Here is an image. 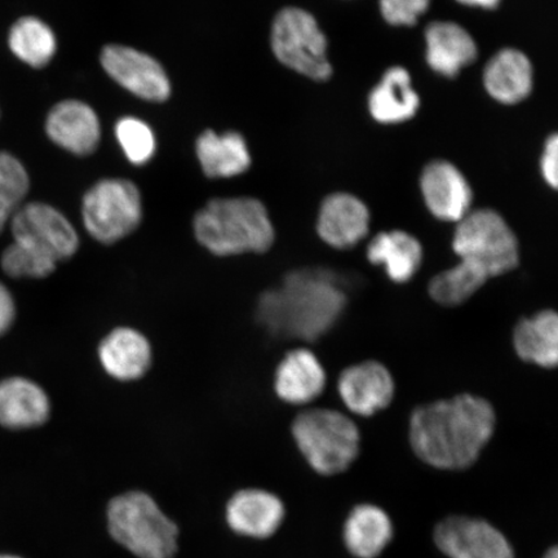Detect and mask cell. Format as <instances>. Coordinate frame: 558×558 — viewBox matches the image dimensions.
I'll return each instance as SVG.
<instances>
[{
    "mask_svg": "<svg viewBox=\"0 0 558 558\" xmlns=\"http://www.w3.org/2000/svg\"><path fill=\"white\" fill-rule=\"evenodd\" d=\"M497 416L490 402L460 395L417 408L410 418V444L434 469L464 471L490 441Z\"/></svg>",
    "mask_w": 558,
    "mask_h": 558,
    "instance_id": "6da1fadb",
    "label": "cell"
},
{
    "mask_svg": "<svg viewBox=\"0 0 558 558\" xmlns=\"http://www.w3.org/2000/svg\"><path fill=\"white\" fill-rule=\"evenodd\" d=\"M340 278L331 270L290 271L278 288L264 291L256 320L277 338L314 341L330 331L347 305Z\"/></svg>",
    "mask_w": 558,
    "mask_h": 558,
    "instance_id": "7a4b0ae2",
    "label": "cell"
},
{
    "mask_svg": "<svg viewBox=\"0 0 558 558\" xmlns=\"http://www.w3.org/2000/svg\"><path fill=\"white\" fill-rule=\"evenodd\" d=\"M193 233L202 247L218 257L265 254L276 241L267 207L253 197L209 199L194 215Z\"/></svg>",
    "mask_w": 558,
    "mask_h": 558,
    "instance_id": "3957f363",
    "label": "cell"
},
{
    "mask_svg": "<svg viewBox=\"0 0 558 558\" xmlns=\"http://www.w3.org/2000/svg\"><path fill=\"white\" fill-rule=\"evenodd\" d=\"M109 538L135 558H173L179 526L150 494L128 490L116 495L105 509Z\"/></svg>",
    "mask_w": 558,
    "mask_h": 558,
    "instance_id": "277c9868",
    "label": "cell"
},
{
    "mask_svg": "<svg viewBox=\"0 0 558 558\" xmlns=\"http://www.w3.org/2000/svg\"><path fill=\"white\" fill-rule=\"evenodd\" d=\"M292 437L314 471L323 476L345 472L360 453L357 425L329 409L303 411L292 423Z\"/></svg>",
    "mask_w": 558,
    "mask_h": 558,
    "instance_id": "5b68a950",
    "label": "cell"
},
{
    "mask_svg": "<svg viewBox=\"0 0 558 558\" xmlns=\"http://www.w3.org/2000/svg\"><path fill=\"white\" fill-rule=\"evenodd\" d=\"M81 213L90 239L101 244H116L142 226L143 195L134 181L101 179L83 195Z\"/></svg>",
    "mask_w": 558,
    "mask_h": 558,
    "instance_id": "8992f818",
    "label": "cell"
},
{
    "mask_svg": "<svg viewBox=\"0 0 558 558\" xmlns=\"http://www.w3.org/2000/svg\"><path fill=\"white\" fill-rule=\"evenodd\" d=\"M452 248L460 260L484 270L488 278L508 274L520 262L518 239L493 209H477L460 220Z\"/></svg>",
    "mask_w": 558,
    "mask_h": 558,
    "instance_id": "52a82bcc",
    "label": "cell"
},
{
    "mask_svg": "<svg viewBox=\"0 0 558 558\" xmlns=\"http://www.w3.org/2000/svg\"><path fill=\"white\" fill-rule=\"evenodd\" d=\"M270 44L284 66L312 80L330 78L327 40L311 13L295 7L279 11L271 26Z\"/></svg>",
    "mask_w": 558,
    "mask_h": 558,
    "instance_id": "ba28073f",
    "label": "cell"
},
{
    "mask_svg": "<svg viewBox=\"0 0 558 558\" xmlns=\"http://www.w3.org/2000/svg\"><path fill=\"white\" fill-rule=\"evenodd\" d=\"M10 227L15 242L37 251L56 264L64 263L78 253L81 236L58 208L31 202L12 216Z\"/></svg>",
    "mask_w": 558,
    "mask_h": 558,
    "instance_id": "9c48e42d",
    "label": "cell"
},
{
    "mask_svg": "<svg viewBox=\"0 0 558 558\" xmlns=\"http://www.w3.org/2000/svg\"><path fill=\"white\" fill-rule=\"evenodd\" d=\"M100 64L111 80L130 94L149 102H166L172 95L169 74L149 53L134 47L107 45Z\"/></svg>",
    "mask_w": 558,
    "mask_h": 558,
    "instance_id": "30bf717a",
    "label": "cell"
},
{
    "mask_svg": "<svg viewBox=\"0 0 558 558\" xmlns=\"http://www.w3.org/2000/svg\"><path fill=\"white\" fill-rule=\"evenodd\" d=\"M436 546L449 558H515L498 527L481 519L451 515L435 527Z\"/></svg>",
    "mask_w": 558,
    "mask_h": 558,
    "instance_id": "8fae6325",
    "label": "cell"
},
{
    "mask_svg": "<svg viewBox=\"0 0 558 558\" xmlns=\"http://www.w3.org/2000/svg\"><path fill=\"white\" fill-rule=\"evenodd\" d=\"M228 529L242 539L268 541L282 527L286 507L277 494L242 487L230 495L225 509Z\"/></svg>",
    "mask_w": 558,
    "mask_h": 558,
    "instance_id": "7c38bea8",
    "label": "cell"
},
{
    "mask_svg": "<svg viewBox=\"0 0 558 558\" xmlns=\"http://www.w3.org/2000/svg\"><path fill=\"white\" fill-rule=\"evenodd\" d=\"M46 134L53 144L76 157L93 156L101 142L100 118L85 101H60L47 116Z\"/></svg>",
    "mask_w": 558,
    "mask_h": 558,
    "instance_id": "4fadbf2b",
    "label": "cell"
},
{
    "mask_svg": "<svg viewBox=\"0 0 558 558\" xmlns=\"http://www.w3.org/2000/svg\"><path fill=\"white\" fill-rule=\"evenodd\" d=\"M97 359L111 379L131 383L143 379L153 365V347L134 327H116L97 347Z\"/></svg>",
    "mask_w": 558,
    "mask_h": 558,
    "instance_id": "5bb4252c",
    "label": "cell"
},
{
    "mask_svg": "<svg viewBox=\"0 0 558 558\" xmlns=\"http://www.w3.org/2000/svg\"><path fill=\"white\" fill-rule=\"evenodd\" d=\"M338 390L349 411L372 416L392 402L395 380L386 366L376 361H366L341 373Z\"/></svg>",
    "mask_w": 558,
    "mask_h": 558,
    "instance_id": "9a60e30c",
    "label": "cell"
},
{
    "mask_svg": "<svg viewBox=\"0 0 558 558\" xmlns=\"http://www.w3.org/2000/svg\"><path fill=\"white\" fill-rule=\"evenodd\" d=\"M425 204L436 218L459 222L470 214L472 191L462 172L445 160L432 162L423 172Z\"/></svg>",
    "mask_w": 558,
    "mask_h": 558,
    "instance_id": "2e32d148",
    "label": "cell"
},
{
    "mask_svg": "<svg viewBox=\"0 0 558 558\" xmlns=\"http://www.w3.org/2000/svg\"><path fill=\"white\" fill-rule=\"evenodd\" d=\"M369 229V213L364 202L354 195H329L319 209L317 232L320 240L338 250L352 248L365 239Z\"/></svg>",
    "mask_w": 558,
    "mask_h": 558,
    "instance_id": "e0dca14e",
    "label": "cell"
},
{
    "mask_svg": "<svg viewBox=\"0 0 558 558\" xmlns=\"http://www.w3.org/2000/svg\"><path fill=\"white\" fill-rule=\"evenodd\" d=\"M50 397L39 384L13 376L0 381V425L21 430L41 427L51 416Z\"/></svg>",
    "mask_w": 558,
    "mask_h": 558,
    "instance_id": "ac0fdd59",
    "label": "cell"
},
{
    "mask_svg": "<svg viewBox=\"0 0 558 558\" xmlns=\"http://www.w3.org/2000/svg\"><path fill=\"white\" fill-rule=\"evenodd\" d=\"M325 386V368L310 349L290 351L277 366L275 390L286 403H310L323 395Z\"/></svg>",
    "mask_w": 558,
    "mask_h": 558,
    "instance_id": "d6986e66",
    "label": "cell"
},
{
    "mask_svg": "<svg viewBox=\"0 0 558 558\" xmlns=\"http://www.w3.org/2000/svg\"><path fill=\"white\" fill-rule=\"evenodd\" d=\"M195 155L208 179H232L251 167L248 145L239 131L205 130L195 142Z\"/></svg>",
    "mask_w": 558,
    "mask_h": 558,
    "instance_id": "ffe728a7",
    "label": "cell"
},
{
    "mask_svg": "<svg viewBox=\"0 0 558 558\" xmlns=\"http://www.w3.org/2000/svg\"><path fill=\"white\" fill-rule=\"evenodd\" d=\"M393 522L378 506L354 507L344 522V546L355 558H378L393 541Z\"/></svg>",
    "mask_w": 558,
    "mask_h": 558,
    "instance_id": "44dd1931",
    "label": "cell"
},
{
    "mask_svg": "<svg viewBox=\"0 0 558 558\" xmlns=\"http://www.w3.org/2000/svg\"><path fill=\"white\" fill-rule=\"evenodd\" d=\"M427 60L435 72L456 76L477 58V47L462 26L446 21L430 24L425 32Z\"/></svg>",
    "mask_w": 558,
    "mask_h": 558,
    "instance_id": "7402d4cb",
    "label": "cell"
},
{
    "mask_svg": "<svg viewBox=\"0 0 558 558\" xmlns=\"http://www.w3.org/2000/svg\"><path fill=\"white\" fill-rule=\"evenodd\" d=\"M367 259L374 265H383L393 282L404 283L421 269L423 247L415 236L392 230L374 236L367 247Z\"/></svg>",
    "mask_w": 558,
    "mask_h": 558,
    "instance_id": "603a6c76",
    "label": "cell"
},
{
    "mask_svg": "<svg viewBox=\"0 0 558 558\" xmlns=\"http://www.w3.org/2000/svg\"><path fill=\"white\" fill-rule=\"evenodd\" d=\"M484 82L495 100L518 104L532 93L533 68L522 52L504 50L488 61Z\"/></svg>",
    "mask_w": 558,
    "mask_h": 558,
    "instance_id": "cb8c5ba5",
    "label": "cell"
},
{
    "mask_svg": "<svg viewBox=\"0 0 558 558\" xmlns=\"http://www.w3.org/2000/svg\"><path fill=\"white\" fill-rule=\"evenodd\" d=\"M515 353L522 361L543 368H554L558 362V317L554 311H543L522 319L513 332Z\"/></svg>",
    "mask_w": 558,
    "mask_h": 558,
    "instance_id": "d4e9b609",
    "label": "cell"
},
{
    "mask_svg": "<svg viewBox=\"0 0 558 558\" xmlns=\"http://www.w3.org/2000/svg\"><path fill=\"white\" fill-rule=\"evenodd\" d=\"M418 97L411 87L410 74L403 68L389 69L369 94V113L380 123L410 120L418 108Z\"/></svg>",
    "mask_w": 558,
    "mask_h": 558,
    "instance_id": "484cf974",
    "label": "cell"
},
{
    "mask_svg": "<svg viewBox=\"0 0 558 558\" xmlns=\"http://www.w3.org/2000/svg\"><path fill=\"white\" fill-rule=\"evenodd\" d=\"M9 46L11 52L24 64L41 69L53 60L58 51V39L44 20L26 16L11 27Z\"/></svg>",
    "mask_w": 558,
    "mask_h": 558,
    "instance_id": "4316f807",
    "label": "cell"
},
{
    "mask_svg": "<svg viewBox=\"0 0 558 558\" xmlns=\"http://www.w3.org/2000/svg\"><path fill=\"white\" fill-rule=\"evenodd\" d=\"M488 276L474 265L460 260L456 267L432 278L429 295L444 306H457L470 300L488 281Z\"/></svg>",
    "mask_w": 558,
    "mask_h": 558,
    "instance_id": "83f0119b",
    "label": "cell"
},
{
    "mask_svg": "<svg viewBox=\"0 0 558 558\" xmlns=\"http://www.w3.org/2000/svg\"><path fill=\"white\" fill-rule=\"evenodd\" d=\"M118 144L129 162L134 166H145L155 158L157 137L150 125L137 117L125 116L116 123Z\"/></svg>",
    "mask_w": 558,
    "mask_h": 558,
    "instance_id": "f1b7e54d",
    "label": "cell"
},
{
    "mask_svg": "<svg viewBox=\"0 0 558 558\" xmlns=\"http://www.w3.org/2000/svg\"><path fill=\"white\" fill-rule=\"evenodd\" d=\"M0 264L4 274L12 278L41 279L58 269V264L15 241L4 250Z\"/></svg>",
    "mask_w": 558,
    "mask_h": 558,
    "instance_id": "f546056e",
    "label": "cell"
},
{
    "mask_svg": "<svg viewBox=\"0 0 558 558\" xmlns=\"http://www.w3.org/2000/svg\"><path fill=\"white\" fill-rule=\"evenodd\" d=\"M430 0H380L384 19L397 26H413L428 10Z\"/></svg>",
    "mask_w": 558,
    "mask_h": 558,
    "instance_id": "4dcf8cb0",
    "label": "cell"
},
{
    "mask_svg": "<svg viewBox=\"0 0 558 558\" xmlns=\"http://www.w3.org/2000/svg\"><path fill=\"white\" fill-rule=\"evenodd\" d=\"M542 172L547 183L556 190L558 185V136L548 138L542 158Z\"/></svg>",
    "mask_w": 558,
    "mask_h": 558,
    "instance_id": "1f68e13d",
    "label": "cell"
},
{
    "mask_svg": "<svg viewBox=\"0 0 558 558\" xmlns=\"http://www.w3.org/2000/svg\"><path fill=\"white\" fill-rule=\"evenodd\" d=\"M16 318L15 300L9 289L0 282V337L11 329Z\"/></svg>",
    "mask_w": 558,
    "mask_h": 558,
    "instance_id": "d6a6232c",
    "label": "cell"
},
{
    "mask_svg": "<svg viewBox=\"0 0 558 558\" xmlns=\"http://www.w3.org/2000/svg\"><path fill=\"white\" fill-rule=\"evenodd\" d=\"M458 2L471 7H481V9L494 10L497 9L500 0H458Z\"/></svg>",
    "mask_w": 558,
    "mask_h": 558,
    "instance_id": "836d02e7",
    "label": "cell"
},
{
    "mask_svg": "<svg viewBox=\"0 0 558 558\" xmlns=\"http://www.w3.org/2000/svg\"><path fill=\"white\" fill-rule=\"evenodd\" d=\"M13 215H15V211H12L11 208L0 204V234H2L4 229L10 226Z\"/></svg>",
    "mask_w": 558,
    "mask_h": 558,
    "instance_id": "e575fe53",
    "label": "cell"
},
{
    "mask_svg": "<svg viewBox=\"0 0 558 558\" xmlns=\"http://www.w3.org/2000/svg\"><path fill=\"white\" fill-rule=\"evenodd\" d=\"M543 558H558V549L557 547H553L547 550L546 555L543 556Z\"/></svg>",
    "mask_w": 558,
    "mask_h": 558,
    "instance_id": "d590c367",
    "label": "cell"
},
{
    "mask_svg": "<svg viewBox=\"0 0 558 558\" xmlns=\"http://www.w3.org/2000/svg\"><path fill=\"white\" fill-rule=\"evenodd\" d=\"M0 558H25L16 554H0Z\"/></svg>",
    "mask_w": 558,
    "mask_h": 558,
    "instance_id": "8d00e7d4",
    "label": "cell"
}]
</instances>
